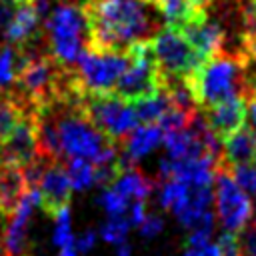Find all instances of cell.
Instances as JSON below:
<instances>
[{
  "label": "cell",
  "instance_id": "cb8c5ba5",
  "mask_svg": "<svg viewBox=\"0 0 256 256\" xmlns=\"http://www.w3.org/2000/svg\"><path fill=\"white\" fill-rule=\"evenodd\" d=\"M66 172L72 184V190L84 192L92 186H96V166L90 160L84 158H68Z\"/></svg>",
  "mask_w": 256,
  "mask_h": 256
},
{
  "label": "cell",
  "instance_id": "603a6c76",
  "mask_svg": "<svg viewBox=\"0 0 256 256\" xmlns=\"http://www.w3.org/2000/svg\"><path fill=\"white\" fill-rule=\"evenodd\" d=\"M156 4L160 8L164 24L172 28H182L186 22H190L200 12L188 0H156Z\"/></svg>",
  "mask_w": 256,
  "mask_h": 256
},
{
  "label": "cell",
  "instance_id": "e575fe53",
  "mask_svg": "<svg viewBox=\"0 0 256 256\" xmlns=\"http://www.w3.org/2000/svg\"><path fill=\"white\" fill-rule=\"evenodd\" d=\"M8 210H4L0 206V248H2V238H4V230H6V222H8Z\"/></svg>",
  "mask_w": 256,
  "mask_h": 256
},
{
  "label": "cell",
  "instance_id": "5bb4252c",
  "mask_svg": "<svg viewBox=\"0 0 256 256\" xmlns=\"http://www.w3.org/2000/svg\"><path fill=\"white\" fill-rule=\"evenodd\" d=\"M164 130L158 124H142L134 126V130L122 140V148L118 150L116 164L118 170H126L130 166H136L138 160L154 152L158 146H162Z\"/></svg>",
  "mask_w": 256,
  "mask_h": 256
},
{
  "label": "cell",
  "instance_id": "8fae6325",
  "mask_svg": "<svg viewBox=\"0 0 256 256\" xmlns=\"http://www.w3.org/2000/svg\"><path fill=\"white\" fill-rule=\"evenodd\" d=\"M192 48L198 52V56L204 60L210 54L224 50L226 44V24L222 20V14H212L208 8L200 10L190 22H186L182 28H178Z\"/></svg>",
  "mask_w": 256,
  "mask_h": 256
},
{
  "label": "cell",
  "instance_id": "2e32d148",
  "mask_svg": "<svg viewBox=\"0 0 256 256\" xmlns=\"http://www.w3.org/2000/svg\"><path fill=\"white\" fill-rule=\"evenodd\" d=\"M40 18L34 10V6L30 2H22L18 6H14L10 20L6 22L4 30H2V38L8 44L14 46H26L30 42H34L40 36Z\"/></svg>",
  "mask_w": 256,
  "mask_h": 256
},
{
  "label": "cell",
  "instance_id": "f1b7e54d",
  "mask_svg": "<svg viewBox=\"0 0 256 256\" xmlns=\"http://www.w3.org/2000/svg\"><path fill=\"white\" fill-rule=\"evenodd\" d=\"M230 172L234 176V180L240 184V188L256 198V162L254 164H236V166H230Z\"/></svg>",
  "mask_w": 256,
  "mask_h": 256
},
{
  "label": "cell",
  "instance_id": "d590c367",
  "mask_svg": "<svg viewBox=\"0 0 256 256\" xmlns=\"http://www.w3.org/2000/svg\"><path fill=\"white\" fill-rule=\"evenodd\" d=\"M194 8H198V10H206V8H210L214 2H218V0H188Z\"/></svg>",
  "mask_w": 256,
  "mask_h": 256
},
{
  "label": "cell",
  "instance_id": "7a4b0ae2",
  "mask_svg": "<svg viewBox=\"0 0 256 256\" xmlns=\"http://www.w3.org/2000/svg\"><path fill=\"white\" fill-rule=\"evenodd\" d=\"M82 96V94H80ZM80 96L56 98L44 106L54 122L62 158H84L94 166L112 164L118 156V144L110 140L82 110Z\"/></svg>",
  "mask_w": 256,
  "mask_h": 256
},
{
  "label": "cell",
  "instance_id": "83f0119b",
  "mask_svg": "<svg viewBox=\"0 0 256 256\" xmlns=\"http://www.w3.org/2000/svg\"><path fill=\"white\" fill-rule=\"evenodd\" d=\"M54 220H56V224H54V232H52V242L60 248V246H64V244L74 240L72 228H70V208L68 206L60 208L54 214Z\"/></svg>",
  "mask_w": 256,
  "mask_h": 256
},
{
  "label": "cell",
  "instance_id": "d4e9b609",
  "mask_svg": "<svg viewBox=\"0 0 256 256\" xmlns=\"http://www.w3.org/2000/svg\"><path fill=\"white\" fill-rule=\"evenodd\" d=\"M240 58L244 72V98L256 96V38L244 44Z\"/></svg>",
  "mask_w": 256,
  "mask_h": 256
},
{
  "label": "cell",
  "instance_id": "ba28073f",
  "mask_svg": "<svg viewBox=\"0 0 256 256\" xmlns=\"http://www.w3.org/2000/svg\"><path fill=\"white\" fill-rule=\"evenodd\" d=\"M162 86L160 72L154 62L150 42H138L128 48V66L118 78L112 94L122 100L134 102L154 94Z\"/></svg>",
  "mask_w": 256,
  "mask_h": 256
},
{
  "label": "cell",
  "instance_id": "ab89813d",
  "mask_svg": "<svg viewBox=\"0 0 256 256\" xmlns=\"http://www.w3.org/2000/svg\"><path fill=\"white\" fill-rule=\"evenodd\" d=\"M62 2H70V4H84L86 0H62Z\"/></svg>",
  "mask_w": 256,
  "mask_h": 256
},
{
  "label": "cell",
  "instance_id": "4316f807",
  "mask_svg": "<svg viewBox=\"0 0 256 256\" xmlns=\"http://www.w3.org/2000/svg\"><path fill=\"white\" fill-rule=\"evenodd\" d=\"M128 230H130V222L128 218L124 216H110L102 226H100V238L104 242H110V244H120V242H126V236H128Z\"/></svg>",
  "mask_w": 256,
  "mask_h": 256
},
{
  "label": "cell",
  "instance_id": "4dcf8cb0",
  "mask_svg": "<svg viewBox=\"0 0 256 256\" xmlns=\"http://www.w3.org/2000/svg\"><path fill=\"white\" fill-rule=\"evenodd\" d=\"M128 222H130V226H140L142 224V220L146 218V200H134L130 206H128Z\"/></svg>",
  "mask_w": 256,
  "mask_h": 256
},
{
  "label": "cell",
  "instance_id": "30bf717a",
  "mask_svg": "<svg viewBox=\"0 0 256 256\" xmlns=\"http://www.w3.org/2000/svg\"><path fill=\"white\" fill-rule=\"evenodd\" d=\"M40 206V194L38 188H26L20 196L18 204L10 210L4 238H2V250L6 256H28V226L34 208Z\"/></svg>",
  "mask_w": 256,
  "mask_h": 256
},
{
  "label": "cell",
  "instance_id": "b9f144b4",
  "mask_svg": "<svg viewBox=\"0 0 256 256\" xmlns=\"http://www.w3.org/2000/svg\"><path fill=\"white\" fill-rule=\"evenodd\" d=\"M0 34H2V32H0Z\"/></svg>",
  "mask_w": 256,
  "mask_h": 256
},
{
  "label": "cell",
  "instance_id": "5b68a950",
  "mask_svg": "<svg viewBox=\"0 0 256 256\" xmlns=\"http://www.w3.org/2000/svg\"><path fill=\"white\" fill-rule=\"evenodd\" d=\"M126 66L128 50H94L86 46L72 66V74L80 92L104 94L114 90Z\"/></svg>",
  "mask_w": 256,
  "mask_h": 256
},
{
  "label": "cell",
  "instance_id": "277c9868",
  "mask_svg": "<svg viewBox=\"0 0 256 256\" xmlns=\"http://www.w3.org/2000/svg\"><path fill=\"white\" fill-rule=\"evenodd\" d=\"M44 38L50 56L64 68H72L88 46V22L82 4L60 2L44 20Z\"/></svg>",
  "mask_w": 256,
  "mask_h": 256
},
{
  "label": "cell",
  "instance_id": "ac0fdd59",
  "mask_svg": "<svg viewBox=\"0 0 256 256\" xmlns=\"http://www.w3.org/2000/svg\"><path fill=\"white\" fill-rule=\"evenodd\" d=\"M130 104L134 108V114H136L138 124H158L160 118L170 108H174L172 94H170V90L164 84L154 94H150L146 98H140V100H134Z\"/></svg>",
  "mask_w": 256,
  "mask_h": 256
},
{
  "label": "cell",
  "instance_id": "52a82bcc",
  "mask_svg": "<svg viewBox=\"0 0 256 256\" xmlns=\"http://www.w3.org/2000/svg\"><path fill=\"white\" fill-rule=\"evenodd\" d=\"M150 46L162 84L172 80H184L202 62L188 38L172 26H162L158 34L150 40Z\"/></svg>",
  "mask_w": 256,
  "mask_h": 256
},
{
  "label": "cell",
  "instance_id": "60d3db41",
  "mask_svg": "<svg viewBox=\"0 0 256 256\" xmlns=\"http://www.w3.org/2000/svg\"><path fill=\"white\" fill-rule=\"evenodd\" d=\"M0 256H6V254H4V250H2V248H0Z\"/></svg>",
  "mask_w": 256,
  "mask_h": 256
},
{
  "label": "cell",
  "instance_id": "7c38bea8",
  "mask_svg": "<svg viewBox=\"0 0 256 256\" xmlns=\"http://www.w3.org/2000/svg\"><path fill=\"white\" fill-rule=\"evenodd\" d=\"M38 158L36 142V112L24 114L14 130L0 140V164H12L18 168L28 166Z\"/></svg>",
  "mask_w": 256,
  "mask_h": 256
},
{
  "label": "cell",
  "instance_id": "1f68e13d",
  "mask_svg": "<svg viewBox=\"0 0 256 256\" xmlns=\"http://www.w3.org/2000/svg\"><path fill=\"white\" fill-rule=\"evenodd\" d=\"M96 232L94 230H86V232H82L78 238H74V246H76V250L80 252V254H86V252H90L92 248H94V244H96Z\"/></svg>",
  "mask_w": 256,
  "mask_h": 256
},
{
  "label": "cell",
  "instance_id": "9a60e30c",
  "mask_svg": "<svg viewBox=\"0 0 256 256\" xmlns=\"http://www.w3.org/2000/svg\"><path fill=\"white\" fill-rule=\"evenodd\" d=\"M202 116L208 124V128L216 134V138L222 142L228 134L242 128L246 122V100L244 96H234L224 102H218L214 106L202 108Z\"/></svg>",
  "mask_w": 256,
  "mask_h": 256
},
{
  "label": "cell",
  "instance_id": "836d02e7",
  "mask_svg": "<svg viewBox=\"0 0 256 256\" xmlns=\"http://www.w3.org/2000/svg\"><path fill=\"white\" fill-rule=\"evenodd\" d=\"M58 256H80V252L74 246V240L68 242V244H64V246H60V254Z\"/></svg>",
  "mask_w": 256,
  "mask_h": 256
},
{
  "label": "cell",
  "instance_id": "4fadbf2b",
  "mask_svg": "<svg viewBox=\"0 0 256 256\" xmlns=\"http://www.w3.org/2000/svg\"><path fill=\"white\" fill-rule=\"evenodd\" d=\"M36 188L40 194V208L50 216H54L60 208L70 204L72 184H70L66 166L60 160H50L44 166V172Z\"/></svg>",
  "mask_w": 256,
  "mask_h": 256
},
{
  "label": "cell",
  "instance_id": "d6986e66",
  "mask_svg": "<svg viewBox=\"0 0 256 256\" xmlns=\"http://www.w3.org/2000/svg\"><path fill=\"white\" fill-rule=\"evenodd\" d=\"M156 178H150L136 166H130L126 170H120L110 186L120 190L128 200H146L156 188Z\"/></svg>",
  "mask_w": 256,
  "mask_h": 256
},
{
  "label": "cell",
  "instance_id": "ffe728a7",
  "mask_svg": "<svg viewBox=\"0 0 256 256\" xmlns=\"http://www.w3.org/2000/svg\"><path fill=\"white\" fill-rule=\"evenodd\" d=\"M24 190L26 182L22 168L12 164H0V206L10 212L18 204Z\"/></svg>",
  "mask_w": 256,
  "mask_h": 256
},
{
  "label": "cell",
  "instance_id": "7402d4cb",
  "mask_svg": "<svg viewBox=\"0 0 256 256\" xmlns=\"http://www.w3.org/2000/svg\"><path fill=\"white\" fill-rule=\"evenodd\" d=\"M22 62H24V54L18 46L8 44V42L0 46V90L10 88L16 82Z\"/></svg>",
  "mask_w": 256,
  "mask_h": 256
},
{
  "label": "cell",
  "instance_id": "74e56055",
  "mask_svg": "<svg viewBox=\"0 0 256 256\" xmlns=\"http://www.w3.org/2000/svg\"><path fill=\"white\" fill-rule=\"evenodd\" d=\"M6 4H10V6H18V4H22V2H30V0H4Z\"/></svg>",
  "mask_w": 256,
  "mask_h": 256
},
{
  "label": "cell",
  "instance_id": "f35d334b",
  "mask_svg": "<svg viewBox=\"0 0 256 256\" xmlns=\"http://www.w3.org/2000/svg\"><path fill=\"white\" fill-rule=\"evenodd\" d=\"M182 256H196V252H194V250H192V248H186V250H184V254H182Z\"/></svg>",
  "mask_w": 256,
  "mask_h": 256
},
{
  "label": "cell",
  "instance_id": "8d00e7d4",
  "mask_svg": "<svg viewBox=\"0 0 256 256\" xmlns=\"http://www.w3.org/2000/svg\"><path fill=\"white\" fill-rule=\"evenodd\" d=\"M116 256H132V248H130V244L120 242V244H118V250H116Z\"/></svg>",
  "mask_w": 256,
  "mask_h": 256
},
{
  "label": "cell",
  "instance_id": "3957f363",
  "mask_svg": "<svg viewBox=\"0 0 256 256\" xmlns=\"http://www.w3.org/2000/svg\"><path fill=\"white\" fill-rule=\"evenodd\" d=\"M196 106L208 108L234 96H244V72L240 54L218 50L204 58L184 78Z\"/></svg>",
  "mask_w": 256,
  "mask_h": 256
},
{
  "label": "cell",
  "instance_id": "6da1fadb",
  "mask_svg": "<svg viewBox=\"0 0 256 256\" xmlns=\"http://www.w3.org/2000/svg\"><path fill=\"white\" fill-rule=\"evenodd\" d=\"M82 8L94 50H128L166 26L156 0H86Z\"/></svg>",
  "mask_w": 256,
  "mask_h": 256
},
{
  "label": "cell",
  "instance_id": "484cf974",
  "mask_svg": "<svg viewBox=\"0 0 256 256\" xmlns=\"http://www.w3.org/2000/svg\"><path fill=\"white\" fill-rule=\"evenodd\" d=\"M98 204L106 210L108 216H124L128 212V206H130V200L120 192L116 190L114 186H104V190L100 192L98 196Z\"/></svg>",
  "mask_w": 256,
  "mask_h": 256
},
{
  "label": "cell",
  "instance_id": "f546056e",
  "mask_svg": "<svg viewBox=\"0 0 256 256\" xmlns=\"http://www.w3.org/2000/svg\"><path fill=\"white\" fill-rule=\"evenodd\" d=\"M162 228H164V220H162V216H158V214H146V218H144L142 224L138 226L140 234H142L146 240L158 236V234L162 232Z\"/></svg>",
  "mask_w": 256,
  "mask_h": 256
},
{
  "label": "cell",
  "instance_id": "44dd1931",
  "mask_svg": "<svg viewBox=\"0 0 256 256\" xmlns=\"http://www.w3.org/2000/svg\"><path fill=\"white\" fill-rule=\"evenodd\" d=\"M24 114H34V110H28L10 92V88L0 90V140H4L14 130V126L22 120Z\"/></svg>",
  "mask_w": 256,
  "mask_h": 256
},
{
  "label": "cell",
  "instance_id": "d6a6232c",
  "mask_svg": "<svg viewBox=\"0 0 256 256\" xmlns=\"http://www.w3.org/2000/svg\"><path fill=\"white\" fill-rule=\"evenodd\" d=\"M246 100V120H248V128L252 132H256V96H248Z\"/></svg>",
  "mask_w": 256,
  "mask_h": 256
},
{
  "label": "cell",
  "instance_id": "9c48e42d",
  "mask_svg": "<svg viewBox=\"0 0 256 256\" xmlns=\"http://www.w3.org/2000/svg\"><path fill=\"white\" fill-rule=\"evenodd\" d=\"M80 106L88 114V118L116 144L122 142L138 124L132 104L112 92L82 94Z\"/></svg>",
  "mask_w": 256,
  "mask_h": 256
},
{
  "label": "cell",
  "instance_id": "e0dca14e",
  "mask_svg": "<svg viewBox=\"0 0 256 256\" xmlns=\"http://www.w3.org/2000/svg\"><path fill=\"white\" fill-rule=\"evenodd\" d=\"M220 162L226 166L236 164H254L256 162V132H252L248 126H242L228 134L222 140V154Z\"/></svg>",
  "mask_w": 256,
  "mask_h": 256
},
{
  "label": "cell",
  "instance_id": "8992f818",
  "mask_svg": "<svg viewBox=\"0 0 256 256\" xmlns=\"http://www.w3.org/2000/svg\"><path fill=\"white\" fill-rule=\"evenodd\" d=\"M214 190H212V202L216 206V218L220 220V226L224 232L240 234L254 214V204L250 196L240 188V184L234 180L230 166L218 160L214 170Z\"/></svg>",
  "mask_w": 256,
  "mask_h": 256
}]
</instances>
